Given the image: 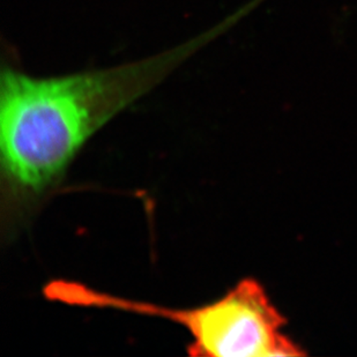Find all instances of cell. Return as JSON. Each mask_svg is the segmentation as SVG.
Returning a JSON list of instances; mask_svg holds the SVG:
<instances>
[{"instance_id": "cell-1", "label": "cell", "mask_w": 357, "mask_h": 357, "mask_svg": "<svg viewBox=\"0 0 357 357\" xmlns=\"http://www.w3.org/2000/svg\"><path fill=\"white\" fill-rule=\"evenodd\" d=\"M233 24L228 19L168 50L110 68L57 77L5 68L0 79L1 209L27 218L64 178L80 149Z\"/></svg>"}, {"instance_id": "cell-2", "label": "cell", "mask_w": 357, "mask_h": 357, "mask_svg": "<svg viewBox=\"0 0 357 357\" xmlns=\"http://www.w3.org/2000/svg\"><path fill=\"white\" fill-rule=\"evenodd\" d=\"M47 300L71 307L123 311L158 317L188 331V353L205 357H286L301 355L282 334L284 319L266 291L252 279L237 283L225 296L191 309L163 307L103 293L70 280H54L43 288Z\"/></svg>"}]
</instances>
